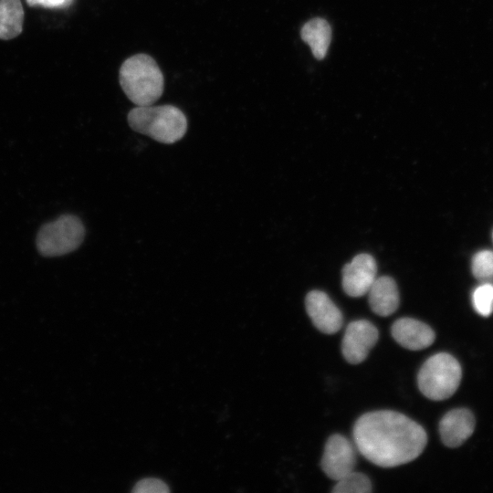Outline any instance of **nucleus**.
Returning a JSON list of instances; mask_svg holds the SVG:
<instances>
[{
    "label": "nucleus",
    "instance_id": "obj_1",
    "mask_svg": "<svg viewBox=\"0 0 493 493\" xmlns=\"http://www.w3.org/2000/svg\"><path fill=\"white\" fill-rule=\"evenodd\" d=\"M352 433L358 451L367 460L382 467H393L414 460L427 443L422 425L391 410L361 415L353 425Z\"/></svg>",
    "mask_w": 493,
    "mask_h": 493
},
{
    "label": "nucleus",
    "instance_id": "obj_2",
    "mask_svg": "<svg viewBox=\"0 0 493 493\" xmlns=\"http://www.w3.org/2000/svg\"><path fill=\"white\" fill-rule=\"evenodd\" d=\"M119 79L123 92L136 106L152 105L163 91V73L146 54L127 58L120 68Z\"/></svg>",
    "mask_w": 493,
    "mask_h": 493
},
{
    "label": "nucleus",
    "instance_id": "obj_3",
    "mask_svg": "<svg viewBox=\"0 0 493 493\" xmlns=\"http://www.w3.org/2000/svg\"><path fill=\"white\" fill-rule=\"evenodd\" d=\"M130 127L163 143L181 140L187 131V119L173 105L137 106L128 114Z\"/></svg>",
    "mask_w": 493,
    "mask_h": 493
},
{
    "label": "nucleus",
    "instance_id": "obj_4",
    "mask_svg": "<svg viewBox=\"0 0 493 493\" xmlns=\"http://www.w3.org/2000/svg\"><path fill=\"white\" fill-rule=\"evenodd\" d=\"M461 367L452 355L440 352L428 358L417 375V384L427 398L441 401L452 396L461 381Z\"/></svg>",
    "mask_w": 493,
    "mask_h": 493
},
{
    "label": "nucleus",
    "instance_id": "obj_5",
    "mask_svg": "<svg viewBox=\"0 0 493 493\" xmlns=\"http://www.w3.org/2000/svg\"><path fill=\"white\" fill-rule=\"evenodd\" d=\"M84 236L81 221L75 215H67L45 225L37 235V245L44 256H62L78 248Z\"/></svg>",
    "mask_w": 493,
    "mask_h": 493
},
{
    "label": "nucleus",
    "instance_id": "obj_6",
    "mask_svg": "<svg viewBox=\"0 0 493 493\" xmlns=\"http://www.w3.org/2000/svg\"><path fill=\"white\" fill-rule=\"evenodd\" d=\"M379 339L377 328L369 320L351 321L346 328L341 341V353L351 364L362 362Z\"/></svg>",
    "mask_w": 493,
    "mask_h": 493
},
{
    "label": "nucleus",
    "instance_id": "obj_7",
    "mask_svg": "<svg viewBox=\"0 0 493 493\" xmlns=\"http://www.w3.org/2000/svg\"><path fill=\"white\" fill-rule=\"evenodd\" d=\"M356 450L345 436L335 434L327 440L321 458V468L331 479L339 480L354 470Z\"/></svg>",
    "mask_w": 493,
    "mask_h": 493
},
{
    "label": "nucleus",
    "instance_id": "obj_8",
    "mask_svg": "<svg viewBox=\"0 0 493 493\" xmlns=\"http://www.w3.org/2000/svg\"><path fill=\"white\" fill-rule=\"evenodd\" d=\"M375 259L367 253L355 256L342 268V288L344 292L353 298L362 297L369 291L376 278Z\"/></svg>",
    "mask_w": 493,
    "mask_h": 493
},
{
    "label": "nucleus",
    "instance_id": "obj_9",
    "mask_svg": "<svg viewBox=\"0 0 493 493\" xmlns=\"http://www.w3.org/2000/svg\"><path fill=\"white\" fill-rule=\"evenodd\" d=\"M305 306L309 317L320 331L334 334L341 329L342 313L325 292L309 291L305 299Z\"/></svg>",
    "mask_w": 493,
    "mask_h": 493
},
{
    "label": "nucleus",
    "instance_id": "obj_10",
    "mask_svg": "<svg viewBox=\"0 0 493 493\" xmlns=\"http://www.w3.org/2000/svg\"><path fill=\"white\" fill-rule=\"evenodd\" d=\"M391 333L398 344L411 351L429 347L435 338L434 330L427 324L412 318L396 320L392 325Z\"/></svg>",
    "mask_w": 493,
    "mask_h": 493
},
{
    "label": "nucleus",
    "instance_id": "obj_11",
    "mask_svg": "<svg viewBox=\"0 0 493 493\" xmlns=\"http://www.w3.org/2000/svg\"><path fill=\"white\" fill-rule=\"evenodd\" d=\"M474 428V415L466 408L449 411L439 423L441 439L448 447L462 445L472 435Z\"/></svg>",
    "mask_w": 493,
    "mask_h": 493
},
{
    "label": "nucleus",
    "instance_id": "obj_12",
    "mask_svg": "<svg viewBox=\"0 0 493 493\" xmlns=\"http://www.w3.org/2000/svg\"><path fill=\"white\" fill-rule=\"evenodd\" d=\"M367 293L371 309L379 316H390L399 307L398 288L391 277L376 278Z\"/></svg>",
    "mask_w": 493,
    "mask_h": 493
},
{
    "label": "nucleus",
    "instance_id": "obj_13",
    "mask_svg": "<svg viewBox=\"0 0 493 493\" xmlns=\"http://www.w3.org/2000/svg\"><path fill=\"white\" fill-rule=\"evenodd\" d=\"M301 37L309 46L314 57L322 59L330 46V26L324 19H312L302 27Z\"/></svg>",
    "mask_w": 493,
    "mask_h": 493
},
{
    "label": "nucleus",
    "instance_id": "obj_14",
    "mask_svg": "<svg viewBox=\"0 0 493 493\" xmlns=\"http://www.w3.org/2000/svg\"><path fill=\"white\" fill-rule=\"evenodd\" d=\"M24 10L20 0H0V38L8 40L23 30Z\"/></svg>",
    "mask_w": 493,
    "mask_h": 493
},
{
    "label": "nucleus",
    "instance_id": "obj_15",
    "mask_svg": "<svg viewBox=\"0 0 493 493\" xmlns=\"http://www.w3.org/2000/svg\"><path fill=\"white\" fill-rule=\"evenodd\" d=\"M372 482L363 473L351 471L343 477L337 480L332 488L334 493H370L372 492Z\"/></svg>",
    "mask_w": 493,
    "mask_h": 493
},
{
    "label": "nucleus",
    "instance_id": "obj_16",
    "mask_svg": "<svg viewBox=\"0 0 493 493\" xmlns=\"http://www.w3.org/2000/svg\"><path fill=\"white\" fill-rule=\"evenodd\" d=\"M472 273L474 277L484 282L493 281V251L481 250L472 259Z\"/></svg>",
    "mask_w": 493,
    "mask_h": 493
},
{
    "label": "nucleus",
    "instance_id": "obj_17",
    "mask_svg": "<svg viewBox=\"0 0 493 493\" xmlns=\"http://www.w3.org/2000/svg\"><path fill=\"white\" fill-rule=\"evenodd\" d=\"M472 303L476 311L488 317L493 312V284L484 282L472 294Z\"/></svg>",
    "mask_w": 493,
    "mask_h": 493
},
{
    "label": "nucleus",
    "instance_id": "obj_18",
    "mask_svg": "<svg viewBox=\"0 0 493 493\" xmlns=\"http://www.w3.org/2000/svg\"><path fill=\"white\" fill-rule=\"evenodd\" d=\"M132 491L136 493H166L169 492V488L161 479L148 477L139 480Z\"/></svg>",
    "mask_w": 493,
    "mask_h": 493
},
{
    "label": "nucleus",
    "instance_id": "obj_19",
    "mask_svg": "<svg viewBox=\"0 0 493 493\" xmlns=\"http://www.w3.org/2000/svg\"><path fill=\"white\" fill-rule=\"evenodd\" d=\"M30 6H43L46 8H66L73 0H26Z\"/></svg>",
    "mask_w": 493,
    "mask_h": 493
},
{
    "label": "nucleus",
    "instance_id": "obj_20",
    "mask_svg": "<svg viewBox=\"0 0 493 493\" xmlns=\"http://www.w3.org/2000/svg\"><path fill=\"white\" fill-rule=\"evenodd\" d=\"M492 238H493V235H492Z\"/></svg>",
    "mask_w": 493,
    "mask_h": 493
}]
</instances>
